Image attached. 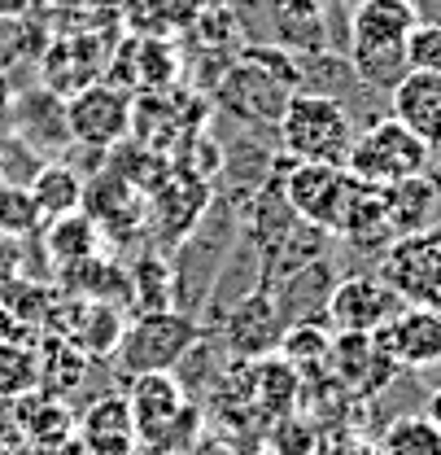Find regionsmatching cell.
Here are the masks:
<instances>
[{
  "mask_svg": "<svg viewBox=\"0 0 441 455\" xmlns=\"http://www.w3.org/2000/svg\"><path fill=\"white\" fill-rule=\"evenodd\" d=\"M302 92V75L288 49H249L240 61L223 70L215 101L236 118L249 123H276L288 97Z\"/></svg>",
  "mask_w": 441,
  "mask_h": 455,
  "instance_id": "cell-1",
  "label": "cell"
},
{
  "mask_svg": "<svg viewBox=\"0 0 441 455\" xmlns=\"http://www.w3.org/2000/svg\"><path fill=\"white\" fill-rule=\"evenodd\" d=\"M280 145L293 163H328L345 167L354 145V118L328 92H293L284 114L276 118Z\"/></svg>",
  "mask_w": 441,
  "mask_h": 455,
  "instance_id": "cell-2",
  "label": "cell"
},
{
  "mask_svg": "<svg viewBox=\"0 0 441 455\" xmlns=\"http://www.w3.org/2000/svg\"><path fill=\"white\" fill-rule=\"evenodd\" d=\"M201 346V324L179 311V307H166V311H140L118 341V363L127 377H140V372H175L193 350Z\"/></svg>",
  "mask_w": 441,
  "mask_h": 455,
  "instance_id": "cell-3",
  "label": "cell"
},
{
  "mask_svg": "<svg viewBox=\"0 0 441 455\" xmlns=\"http://www.w3.org/2000/svg\"><path fill=\"white\" fill-rule=\"evenodd\" d=\"M433 163V149L411 132L402 127L398 118H381L372 123L367 132L354 136L350 145V158H345V171L363 184H398V180H411V175H424Z\"/></svg>",
  "mask_w": 441,
  "mask_h": 455,
  "instance_id": "cell-4",
  "label": "cell"
},
{
  "mask_svg": "<svg viewBox=\"0 0 441 455\" xmlns=\"http://www.w3.org/2000/svg\"><path fill=\"white\" fill-rule=\"evenodd\" d=\"M381 281L402 302H437L441 307V220L420 232L393 236L381 254Z\"/></svg>",
  "mask_w": 441,
  "mask_h": 455,
  "instance_id": "cell-5",
  "label": "cell"
},
{
  "mask_svg": "<svg viewBox=\"0 0 441 455\" xmlns=\"http://www.w3.org/2000/svg\"><path fill=\"white\" fill-rule=\"evenodd\" d=\"M354 188H358V180L345 167H328V163H293L284 171L288 211L319 232H341V220L354 202Z\"/></svg>",
  "mask_w": 441,
  "mask_h": 455,
  "instance_id": "cell-6",
  "label": "cell"
},
{
  "mask_svg": "<svg viewBox=\"0 0 441 455\" xmlns=\"http://www.w3.org/2000/svg\"><path fill=\"white\" fill-rule=\"evenodd\" d=\"M66 136L75 145H88V149H118L131 132V97L118 88V84H83L79 92L66 97Z\"/></svg>",
  "mask_w": 441,
  "mask_h": 455,
  "instance_id": "cell-7",
  "label": "cell"
},
{
  "mask_svg": "<svg viewBox=\"0 0 441 455\" xmlns=\"http://www.w3.org/2000/svg\"><path fill=\"white\" fill-rule=\"evenodd\" d=\"M131 425H136V443L149 451H170L179 447V420L193 411L184 381H175V372H140L131 377Z\"/></svg>",
  "mask_w": 441,
  "mask_h": 455,
  "instance_id": "cell-8",
  "label": "cell"
},
{
  "mask_svg": "<svg viewBox=\"0 0 441 455\" xmlns=\"http://www.w3.org/2000/svg\"><path fill=\"white\" fill-rule=\"evenodd\" d=\"M376 341L398 368L424 372L441 363V307L437 302H402L398 315L376 329Z\"/></svg>",
  "mask_w": 441,
  "mask_h": 455,
  "instance_id": "cell-9",
  "label": "cell"
},
{
  "mask_svg": "<svg viewBox=\"0 0 441 455\" xmlns=\"http://www.w3.org/2000/svg\"><path fill=\"white\" fill-rule=\"evenodd\" d=\"M402 298L389 289L376 272H354L332 284L328 293V324L336 333H376L398 315Z\"/></svg>",
  "mask_w": 441,
  "mask_h": 455,
  "instance_id": "cell-10",
  "label": "cell"
},
{
  "mask_svg": "<svg viewBox=\"0 0 441 455\" xmlns=\"http://www.w3.org/2000/svg\"><path fill=\"white\" fill-rule=\"evenodd\" d=\"M328 372L350 395H381L398 377V363L376 341V333H332Z\"/></svg>",
  "mask_w": 441,
  "mask_h": 455,
  "instance_id": "cell-11",
  "label": "cell"
},
{
  "mask_svg": "<svg viewBox=\"0 0 441 455\" xmlns=\"http://www.w3.org/2000/svg\"><path fill=\"white\" fill-rule=\"evenodd\" d=\"M284 329H288L284 324V307L272 298V289H254L227 315L223 338L232 346V355H240V359H267V355H276Z\"/></svg>",
  "mask_w": 441,
  "mask_h": 455,
  "instance_id": "cell-12",
  "label": "cell"
},
{
  "mask_svg": "<svg viewBox=\"0 0 441 455\" xmlns=\"http://www.w3.org/2000/svg\"><path fill=\"white\" fill-rule=\"evenodd\" d=\"M88 455H136L140 443H136V425H131V407H127V395H106L97 398L83 416H79V434Z\"/></svg>",
  "mask_w": 441,
  "mask_h": 455,
  "instance_id": "cell-13",
  "label": "cell"
},
{
  "mask_svg": "<svg viewBox=\"0 0 441 455\" xmlns=\"http://www.w3.org/2000/svg\"><path fill=\"white\" fill-rule=\"evenodd\" d=\"M389 97H393V118L402 127H411L437 154L441 149V75L411 70Z\"/></svg>",
  "mask_w": 441,
  "mask_h": 455,
  "instance_id": "cell-14",
  "label": "cell"
},
{
  "mask_svg": "<svg viewBox=\"0 0 441 455\" xmlns=\"http://www.w3.org/2000/svg\"><path fill=\"white\" fill-rule=\"evenodd\" d=\"M13 416H18L22 443L35 447V451H53V447L75 438V411L66 407V398H53L44 390L13 398Z\"/></svg>",
  "mask_w": 441,
  "mask_h": 455,
  "instance_id": "cell-15",
  "label": "cell"
},
{
  "mask_svg": "<svg viewBox=\"0 0 441 455\" xmlns=\"http://www.w3.org/2000/svg\"><path fill=\"white\" fill-rule=\"evenodd\" d=\"M415 22H420L415 0H354L350 40H358V44H406Z\"/></svg>",
  "mask_w": 441,
  "mask_h": 455,
  "instance_id": "cell-16",
  "label": "cell"
},
{
  "mask_svg": "<svg viewBox=\"0 0 441 455\" xmlns=\"http://www.w3.org/2000/svg\"><path fill=\"white\" fill-rule=\"evenodd\" d=\"M267 13H272V31H276L280 49L319 53L328 44V22H324L319 4H311V0H267Z\"/></svg>",
  "mask_w": 441,
  "mask_h": 455,
  "instance_id": "cell-17",
  "label": "cell"
},
{
  "mask_svg": "<svg viewBox=\"0 0 441 455\" xmlns=\"http://www.w3.org/2000/svg\"><path fill=\"white\" fill-rule=\"evenodd\" d=\"M437 202H441V184L429 171L424 175H411V180H398V184H385V211H389L393 236H406V232L429 228Z\"/></svg>",
  "mask_w": 441,
  "mask_h": 455,
  "instance_id": "cell-18",
  "label": "cell"
},
{
  "mask_svg": "<svg viewBox=\"0 0 441 455\" xmlns=\"http://www.w3.org/2000/svg\"><path fill=\"white\" fill-rule=\"evenodd\" d=\"M122 320H118V307L110 302H79L75 307V320L70 324H61L57 333L61 338H70L88 359H114L118 355V341H122Z\"/></svg>",
  "mask_w": 441,
  "mask_h": 455,
  "instance_id": "cell-19",
  "label": "cell"
},
{
  "mask_svg": "<svg viewBox=\"0 0 441 455\" xmlns=\"http://www.w3.org/2000/svg\"><path fill=\"white\" fill-rule=\"evenodd\" d=\"M35 372H40V390L53 398H66L79 390L83 372H88V355L61 333H40L35 338Z\"/></svg>",
  "mask_w": 441,
  "mask_h": 455,
  "instance_id": "cell-20",
  "label": "cell"
},
{
  "mask_svg": "<svg viewBox=\"0 0 441 455\" xmlns=\"http://www.w3.org/2000/svg\"><path fill=\"white\" fill-rule=\"evenodd\" d=\"M44 245H49V259H53L57 267H75V263H83V259L97 254L101 232H97V224H92L83 211H70V215L49 220V228H44Z\"/></svg>",
  "mask_w": 441,
  "mask_h": 455,
  "instance_id": "cell-21",
  "label": "cell"
},
{
  "mask_svg": "<svg viewBox=\"0 0 441 455\" xmlns=\"http://www.w3.org/2000/svg\"><path fill=\"white\" fill-rule=\"evenodd\" d=\"M350 70H354L367 88L393 92V88L411 75L406 44H358V40H350Z\"/></svg>",
  "mask_w": 441,
  "mask_h": 455,
  "instance_id": "cell-22",
  "label": "cell"
},
{
  "mask_svg": "<svg viewBox=\"0 0 441 455\" xmlns=\"http://www.w3.org/2000/svg\"><path fill=\"white\" fill-rule=\"evenodd\" d=\"M35 211L44 220H57V215H70V211H83V180L61 163H49V167L35 171V180L27 184Z\"/></svg>",
  "mask_w": 441,
  "mask_h": 455,
  "instance_id": "cell-23",
  "label": "cell"
},
{
  "mask_svg": "<svg viewBox=\"0 0 441 455\" xmlns=\"http://www.w3.org/2000/svg\"><path fill=\"white\" fill-rule=\"evenodd\" d=\"M258 363V390H254V403L267 411V416H288L293 411V403L302 395V372L293 368V363H284L280 355H267V359H254Z\"/></svg>",
  "mask_w": 441,
  "mask_h": 455,
  "instance_id": "cell-24",
  "label": "cell"
},
{
  "mask_svg": "<svg viewBox=\"0 0 441 455\" xmlns=\"http://www.w3.org/2000/svg\"><path fill=\"white\" fill-rule=\"evenodd\" d=\"M381 455H441V429L424 411L393 416L381 434Z\"/></svg>",
  "mask_w": 441,
  "mask_h": 455,
  "instance_id": "cell-25",
  "label": "cell"
},
{
  "mask_svg": "<svg viewBox=\"0 0 441 455\" xmlns=\"http://www.w3.org/2000/svg\"><path fill=\"white\" fill-rule=\"evenodd\" d=\"M328 350H332V333L319 320H297V324H288L276 346V355L284 363H293L297 372L328 368Z\"/></svg>",
  "mask_w": 441,
  "mask_h": 455,
  "instance_id": "cell-26",
  "label": "cell"
},
{
  "mask_svg": "<svg viewBox=\"0 0 441 455\" xmlns=\"http://www.w3.org/2000/svg\"><path fill=\"white\" fill-rule=\"evenodd\" d=\"M127 281H131V293H136V302H140V311H166V307H175V272H170V263H166L162 254H140L136 259V267L127 272Z\"/></svg>",
  "mask_w": 441,
  "mask_h": 455,
  "instance_id": "cell-27",
  "label": "cell"
},
{
  "mask_svg": "<svg viewBox=\"0 0 441 455\" xmlns=\"http://www.w3.org/2000/svg\"><path fill=\"white\" fill-rule=\"evenodd\" d=\"M40 390V372H35V346L27 341H0V398H13Z\"/></svg>",
  "mask_w": 441,
  "mask_h": 455,
  "instance_id": "cell-28",
  "label": "cell"
},
{
  "mask_svg": "<svg viewBox=\"0 0 441 455\" xmlns=\"http://www.w3.org/2000/svg\"><path fill=\"white\" fill-rule=\"evenodd\" d=\"M40 53H44V44H40L31 18L0 9V70L9 75L13 66H22V61H31V57H40Z\"/></svg>",
  "mask_w": 441,
  "mask_h": 455,
  "instance_id": "cell-29",
  "label": "cell"
},
{
  "mask_svg": "<svg viewBox=\"0 0 441 455\" xmlns=\"http://www.w3.org/2000/svg\"><path fill=\"white\" fill-rule=\"evenodd\" d=\"M40 220H44V215L35 211L27 184H4V180H0V232L22 236V232H35Z\"/></svg>",
  "mask_w": 441,
  "mask_h": 455,
  "instance_id": "cell-30",
  "label": "cell"
},
{
  "mask_svg": "<svg viewBox=\"0 0 441 455\" xmlns=\"http://www.w3.org/2000/svg\"><path fill=\"white\" fill-rule=\"evenodd\" d=\"M406 66L441 75V22H415V31L406 36Z\"/></svg>",
  "mask_w": 441,
  "mask_h": 455,
  "instance_id": "cell-31",
  "label": "cell"
},
{
  "mask_svg": "<svg viewBox=\"0 0 441 455\" xmlns=\"http://www.w3.org/2000/svg\"><path fill=\"white\" fill-rule=\"evenodd\" d=\"M272 447H276V455H315L319 451V434H315L311 420L288 411V416H280L276 429H272Z\"/></svg>",
  "mask_w": 441,
  "mask_h": 455,
  "instance_id": "cell-32",
  "label": "cell"
},
{
  "mask_svg": "<svg viewBox=\"0 0 441 455\" xmlns=\"http://www.w3.org/2000/svg\"><path fill=\"white\" fill-rule=\"evenodd\" d=\"M0 341H27V346H35L31 315H22V311H13V307L0 302Z\"/></svg>",
  "mask_w": 441,
  "mask_h": 455,
  "instance_id": "cell-33",
  "label": "cell"
},
{
  "mask_svg": "<svg viewBox=\"0 0 441 455\" xmlns=\"http://www.w3.org/2000/svg\"><path fill=\"white\" fill-rule=\"evenodd\" d=\"M27 447L22 434H18V416H13V403L0 398V455H18Z\"/></svg>",
  "mask_w": 441,
  "mask_h": 455,
  "instance_id": "cell-34",
  "label": "cell"
},
{
  "mask_svg": "<svg viewBox=\"0 0 441 455\" xmlns=\"http://www.w3.org/2000/svg\"><path fill=\"white\" fill-rule=\"evenodd\" d=\"M13 110H18V92H13V84H9V75L0 70V127L13 118Z\"/></svg>",
  "mask_w": 441,
  "mask_h": 455,
  "instance_id": "cell-35",
  "label": "cell"
},
{
  "mask_svg": "<svg viewBox=\"0 0 441 455\" xmlns=\"http://www.w3.org/2000/svg\"><path fill=\"white\" fill-rule=\"evenodd\" d=\"M424 416H429V420H433V425L441 429V386L433 390V395H429V403H424Z\"/></svg>",
  "mask_w": 441,
  "mask_h": 455,
  "instance_id": "cell-36",
  "label": "cell"
},
{
  "mask_svg": "<svg viewBox=\"0 0 441 455\" xmlns=\"http://www.w3.org/2000/svg\"><path fill=\"white\" fill-rule=\"evenodd\" d=\"M336 455H381V447H372V443H350V447H341Z\"/></svg>",
  "mask_w": 441,
  "mask_h": 455,
  "instance_id": "cell-37",
  "label": "cell"
},
{
  "mask_svg": "<svg viewBox=\"0 0 441 455\" xmlns=\"http://www.w3.org/2000/svg\"><path fill=\"white\" fill-rule=\"evenodd\" d=\"M4 154H9V132L0 127V171H4Z\"/></svg>",
  "mask_w": 441,
  "mask_h": 455,
  "instance_id": "cell-38",
  "label": "cell"
},
{
  "mask_svg": "<svg viewBox=\"0 0 441 455\" xmlns=\"http://www.w3.org/2000/svg\"><path fill=\"white\" fill-rule=\"evenodd\" d=\"M311 4H319V9H328V4H332V0H311Z\"/></svg>",
  "mask_w": 441,
  "mask_h": 455,
  "instance_id": "cell-39",
  "label": "cell"
},
{
  "mask_svg": "<svg viewBox=\"0 0 441 455\" xmlns=\"http://www.w3.org/2000/svg\"><path fill=\"white\" fill-rule=\"evenodd\" d=\"M9 4H13V0H0V9H9Z\"/></svg>",
  "mask_w": 441,
  "mask_h": 455,
  "instance_id": "cell-40",
  "label": "cell"
}]
</instances>
